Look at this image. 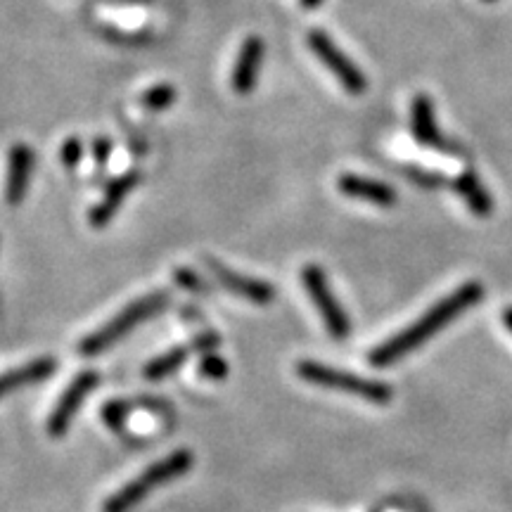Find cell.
<instances>
[{
  "instance_id": "cell-3",
  "label": "cell",
  "mask_w": 512,
  "mask_h": 512,
  "mask_svg": "<svg viewBox=\"0 0 512 512\" xmlns=\"http://www.w3.org/2000/svg\"><path fill=\"white\" fill-rule=\"evenodd\" d=\"M192 463H195V460H192L190 451L171 453V456H166L164 460H159V463L147 467L143 475L133 479V482H128L124 489H119L117 494L105 503V512H128L131 508H136L138 503H143L152 491L159 489V486L183 477L192 467Z\"/></svg>"
},
{
  "instance_id": "cell-19",
  "label": "cell",
  "mask_w": 512,
  "mask_h": 512,
  "mask_svg": "<svg viewBox=\"0 0 512 512\" xmlns=\"http://www.w3.org/2000/svg\"><path fill=\"white\" fill-rule=\"evenodd\" d=\"M81 157H83V143L79 138H69L67 143L62 145V164L72 169V166L81 162Z\"/></svg>"
},
{
  "instance_id": "cell-9",
  "label": "cell",
  "mask_w": 512,
  "mask_h": 512,
  "mask_svg": "<svg viewBox=\"0 0 512 512\" xmlns=\"http://www.w3.org/2000/svg\"><path fill=\"white\" fill-rule=\"evenodd\" d=\"M209 266H211V273L219 278V283L226 287V290L240 294V297L249 299V302L271 304L275 299V290H273L271 283H264V280L247 278V275L230 271L228 266L219 264V261H209Z\"/></svg>"
},
{
  "instance_id": "cell-14",
  "label": "cell",
  "mask_w": 512,
  "mask_h": 512,
  "mask_svg": "<svg viewBox=\"0 0 512 512\" xmlns=\"http://www.w3.org/2000/svg\"><path fill=\"white\" fill-rule=\"evenodd\" d=\"M57 370V361L50 356L36 358V361L27 363V366L12 368L8 373L0 375V396L17 392V389L31 387V384H38L43 380H48Z\"/></svg>"
},
{
  "instance_id": "cell-2",
  "label": "cell",
  "mask_w": 512,
  "mask_h": 512,
  "mask_svg": "<svg viewBox=\"0 0 512 512\" xmlns=\"http://www.w3.org/2000/svg\"><path fill=\"white\" fill-rule=\"evenodd\" d=\"M166 306H169V294L166 292L145 294V297H140L136 302L128 304L126 309H121L110 323H105L100 330H95L93 335L83 339L79 344V351L83 356L102 354V351L110 349L112 344H117L121 337H126L128 332L136 330L140 323H145L147 318L162 313Z\"/></svg>"
},
{
  "instance_id": "cell-21",
  "label": "cell",
  "mask_w": 512,
  "mask_h": 512,
  "mask_svg": "<svg viewBox=\"0 0 512 512\" xmlns=\"http://www.w3.org/2000/svg\"><path fill=\"white\" fill-rule=\"evenodd\" d=\"M176 280L181 283V287H185V290L204 292V287H202L204 283L192 271H183V268H181V271H176Z\"/></svg>"
},
{
  "instance_id": "cell-24",
  "label": "cell",
  "mask_w": 512,
  "mask_h": 512,
  "mask_svg": "<svg viewBox=\"0 0 512 512\" xmlns=\"http://www.w3.org/2000/svg\"><path fill=\"white\" fill-rule=\"evenodd\" d=\"M320 3H323V0H302L304 8H318Z\"/></svg>"
},
{
  "instance_id": "cell-5",
  "label": "cell",
  "mask_w": 512,
  "mask_h": 512,
  "mask_svg": "<svg viewBox=\"0 0 512 512\" xmlns=\"http://www.w3.org/2000/svg\"><path fill=\"white\" fill-rule=\"evenodd\" d=\"M302 283L306 287V292H309V297L313 299V304H316L318 313L323 316V323H325V328H328L330 335L335 339L349 337V332H351L349 316H347V311L342 309V304L337 302L335 294H332L328 275L323 273V268L316 264L306 266L302 271Z\"/></svg>"
},
{
  "instance_id": "cell-20",
  "label": "cell",
  "mask_w": 512,
  "mask_h": 512,
  "mask_svg": "<svg viewBox=\"0 0 512 512\" xmlns=\"http://www.w3.org/2000/svg\"><path fill=\"white\" fill-rule=\"evenodd\" d=\"M200 373H202V375H209L211 380H221V377H226V375H228V366H226V363L221 361V358H216V356H207V358H204V363H202Z\"/></svg>"
},
{
  "instance_id": "cell-13",
  "label": "cell",
  "mask_w": 512,
  "mask_h": 512,
  "mask_svg": "<svg viewBox=\"0 0 512 512\" xmlns=\"http://www.w3.org/2000/svg\"><path fill=\"white\" fill-rule=\"evenodd\" d=\"M138 183H140V171H128V174L119 176L117 181H114L110 188H107L105 197H102L98 207H95L91 211V216H88V219H91V226L93 228L107 226V223L114 219V214L119 211L121 202H124L128 197V192L136 188Z\"/></svg>"
},
{
  "instance_id": "cell-6",
  "label": "cell",
  "mask_w": 512,
  "mask_h": 512,
  "mask_svg": "<svg viewBox=\"0 0 512 512\" xmlns=\"http://www.w3.org/2000/svg\"><path fill=\"white\" fill-rule=\"evenodd\" d=\"M309 46L313 53H316L318 60L337 76V81L342 83V86L347 88L351 95H361L363 91H366L368 88L366 74H363L361 69H358L356 64L335 46V41H332L328 34H323V31H311Z\"/></svg>"
},
{
  "instance_id": "cell-12",
  "label": "cell",
  "mask_w": 512,
  "mask_h": 512,
  "mask_svg": "<svg viewBox=\"0 0 512 512\" xmlns=\"http://www.w3.org/2000/svg\"><path fill=\"white\" fill-rule=\"evenodd\" d=\"M31 166H34V152L27 145H15L10 152L8 183H5V200L8 204H19L29 188Z\"/></svg>"
},
{
  "instance_id": "cell-17",
  "label": "cell",
  "mask_w": 512,
  "mask_h": 512,
  "mask_svg": "<svg viewBox=\"0 0 512 512\" xmlns=\"http://www.w3.org/2000/svg\"><path fill=\"white\" fill-rule=\"evenodd\" d=\"M174 100H176L174 86H166V83H162V86L150 88V91H145L143 98H140L145 110H152V112L166 110L169 105H174Z\"/></svg>"
},
{
  "instance_id": "cell-11",
  "label": "cell",
  "mask_w": 512,
  "mask_h": 512,
  "mask_svg": "<svg viewBox=\"0 0 512 512\" xmlns=\"http://www.w3.org/2000/svg\"><path fill=\"white\" fill-rule=\"evenodd\" d=\"M337 185H339V192H342V195L380 204V207H392V204H396V200H399V195H396V190L392 188V185L373 181V178L347 174V176L339 178Z\"/></svg>"
},
{
  "instance_id": "cell-22",
  "label": "cell",
  "mask_w": 512,
  "mask_h": 512,
  "mask_svg": "<svg viewBox=\"0 0 512 512\" xmlns=\"http://www.w3.org/2000/svg\"><path fill=\"white\" fill-rule=\"evenodd\" d=\"M110 155H112V143L107 138H98L93 143V157H95V162H98L100 166L102 164H107V159H110Z\"/></svg>"
},
{
  "instance_id": "cell-25",
  "label": "cell",
  "mask_w": 512,
  "mask_h": 512,
  "mask_svg": "<svg viewBox=\"0 0 512 512\" xmlns=\"http://www.w3.org/2000/svg\"><path fill=\"white\" fill-rule=\"evenodd\" d=\"M131 3H145V0H131Z\"/></svg>"
},
{
  "instance_id": "cell-8",
  "label": "cell",
  "mask_w": 512,
  "mask_h": 512,
  "mask_svg": "<svg viewBox=\"0 0 512 512\" xmlns=\"http://www.w3.org/2000/svg\"><path fill=\"white\" fill-rule=\"evenodd\" d=\"M411 117H413V136L420 140L422 145L434 147V150L446 152V155H463L460 147L456 143H451L434 119V107L432 100L427 95H415L413 107H411Z\"/></svg>"
},
{
  "instance_id": "cell-16",
  "label": "cell",
  "mask_w": 512,
  "mask_h": 512,
  "mask_svg": "<svg viewBox=\"0 0 512 512\" xmlns=\"http://www.w3.org/2000/svg\"><path fill=\"white\" fill-rule=\"evenodd\" d=\"M456 190L467 202L472 214L489 216L491 211H494V200H491V195L484 190V185L479 183V178L472 174V171H465L463 176L456 178Z\"/></svg>"
},
{
  "instance_id": "cell-10",
  "label": "cell",
  "mask_w": 512,
  "mask_h": 512,
  "mask_svg": "<svg viewBox=\"0 0 512 512\" xmlns=\"http://www.w3.org/2000/svg\"><path fill=\"white\" fill-rule=\"evenodd\" d=\"M261 57H264V43H261L259 36H249L247 41L242 43L238 62H235V69H233L235 93L240 95L252 93L256 76H259Z\"/></svg>"
},
{
  "instance_id": "cell-7",
  "label": "cell",
  "mask_w": 512,
  "mask_h": 512,
  "mask_svg": "<svg viewBox=\"0 0 512 512\" xmlns=\"http://www.w3.org/2000/svg\"><path fill=\"white\" fill-rule=\"evenodd\" d=\"M100 382V375L95 373V370H83L72 380L67 389H64V394L60 396V401L55 403L53 413H50L48 418V434L50 437H62L64 432H67L69 422L76 413H79V408L83 406V401H86V396L93 392L95 387H98Z\"/></svg>"
},
{
  "instance_id": "cell-4",
  "label": "cell",
  "mask_w": 512,
  "mask_h": 512,
  "mask_svg": "<svg viewBox=\"0 0 512 512\" xmlns=\"http://www.w3.org/2000/svg\"><path fill=\"white\" fill-rule=\"evenodd\" d=\"M297 375L302 377L304 382L316 384V387L354 394L358 399L368 403H377V406H387V403L392 401V387H387L384 382L368 380V377L347 373V370L323 366V363L318 361H302L297 366Z\"/></svg>"
},
{
  "instance_id": "cell-23",
  "label": "cell",
  "mask_w": 512,
  "mask_h": 512,
  "mask_svg": "<svg viewBox=\"0 0 512 512\" xmlns=\"http://www.w3.org/2000/svg\"><path fill=\"white\" fill-rule=\"evenodd\" d=\"M503 323H505V328L512 332V309H505L503 311Z\"/></svg>"
},
{
  "instance_id": "cell-1",
  "label": "cell",
  "mask_w": 512,
  "mask_h": 512,
  "mask_svg": "<svg viewBox=\"0 0 512 512\" xmlns=\"http://www.w3.org/2000/svg\"><path fill=\"white\" fill-rule=\"evenodd\" d=\"M482 297L484 287L482 283H477V280L475 283H465L463 287H458L456 292H451L448 297L441 299V302L434 304L430 311L422 313L413 325H408V328L401 330L399 335L389 337L387 342L373 349L370 363H373L375 368H387L392 366V363L401 361L403 356H408L411 351L422 347L427 339L444 330L451 320L463 316V313L470 309V306H475Z\"/></svg>"
},
{
  "instance_id": "cell-15",
  "label": "cell",
  "mask_w": 512,
  "mask_h": 512,
  "mask_svg": "<svg viewBox=\"0 0 512 512\" xmlns=\"http://www.w3.org/2000/svg\"><path fill=\"white\" fill-rule=\"evenodd\" d=\"M214 344H216V337H202L200 342L190 344V347H176V349L166 351V354L157 356L155 361L147 363L145 377H147V380H164L166 375L176 373V370L183 366L185 358H188V354H192V351L214 347Z\"/></svg>"
},
{
  "instance_id": "cell-18",
  "label": "cell",
  "mask_w": 512,
  "mask_h": 512,
  "mask_svg": "<svg viewBox=\"0 0 512 512\" xmlns=\"http://www.w3.org/2000/svg\"><path fill=\"white\" fill-rule=\"evenodd\" d=\"M408 178H411L413 183L422 185V188L432 190V188H439L441 183H444V178L439 174H434V171H425V169H418V166H406V171H403Z\"/></svg>"
}]
</instances>
